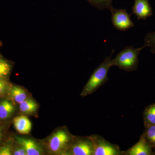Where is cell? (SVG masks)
<instances>
[{"mask_svg":"<svg viewBox=\"0 0 155 155\" xmlns=\"http://www.w3.org/2000/svg\"><path fill=\"white\" fill-rule=\"evenodd\" d=\"M91 5L99 10L102 11L104 9H109L110 11L114 8L113 0H87Z\"/></svg>","mask_w":155,"mask_h":155,"instance_id":"obj_16","label":"cell"},{"mask_svg":"<svg viewBox=\"0 0 155 155\" xmlns=\"http://www.w3.org/2000/svg\"><path fill=\"white\" fill-rule=\"evenodd\" d=\"M13 64L0 55V79H7L11 74Z\"/></svg>","mask_w":155,"mask_h":155,"instance_id":"obj_12","label":"cell"},{"mask_svg":"<svg viewBox=\"0 0 155 155\" xmlns=\"http://www.w3.org/2000/svg\"><path fill=\"white\" fill-rule=\"evenodd\" d=\"M124 155H153V150L147 142L143 134L135 145L123 151Z\"/></svg>","mask_w":155,"mask_h":155,"instance_id":"obj_5","label":"cell"},{"mask_svg":"<svg viewBox=\"0 0 155 155\" xmlns=\"http://www.w3.org/2000/svg\"><path fill=\"white\" fill-rule=\"evenodd\" d=\"M71 153L73 155H93V143L91 136L75 143L71 148Z\"/></svg>","mask_w":155,"mask_h":155,"instance_id":"obj_8","label":"cell"},{"mask_svg":"<svg viewBox=\"0 0 155 155\" xmlns=\"http://www.w3.org/2000/svg\"><path fill=\"white\" fill-rule=\"evenodd\" d=\"M144 45L150 48L151 53L155 55V31L147 34L144 38Z\"/></svg>","mask_w":155,"mask_h":155,"instance_id":"obj_18","label":"cell"},{"mask_svg":"<svg viewBox=\"0 0 155 155\" xmlns=\"http://www.w3.org/2000/svg\"><path fill=\"white\" fill-rule=\"evenodd\" d=\"M19 110L26 114H31L36 112L37 104L32 99H26L19 104Z\"/></svg>","mask_w":155,"mask_h":155,"instance_id":"obj_15","label":"cell"},{"mask_svg":"<svg viewBox=\"0 0 155 155\" xmlns=\"http://www.w3.org/2000/svg\"><path fill=\"white\" fill-rule=\"evenodd\" d=\"M94 146L93 155H124L118 145L109 142L101 136H91Z\"/></svg>","mask_w":155,"mask_h":155,"instance_id":"obj_3","label":"cell"},{"mask_svg":"<svg viewBox=\"0 0 155 155\" xmlns=\"http://www.w3.org/2000/svg\"><path fill=\"white\" fill-rule=\"evenodd\" d=\"M12 155V149L10 145H5L0 147V155Z\"/></svg>","mask_w":155,"mask_h":155,"instance_id":"obj_20","label":"cell"},{"mask_svg":"<svg viewBox=\"0 0 155 155\" xmlns=\"http://www.w3.org/2000/svg\"><path fill=\"white\" fill-rule=\"evenodd\" d=\"M70 137L66 131L60 130L51 138L49 143L50 150L53 152L60 151L69 143Z\"/></svg>","mask_w":155,"mask_h":155,"instance_id":"obj_6","label":"cell"},{"mask_svg":"<svg viewBox=\"0 0 155 155\" xmlns=\"http://www.w3.org/2000/svg\"><path fill=\"white\" fill-rule=\"evenodd\" d=\"M144 127L155 125V103L148 106L143 113Z\"/></svg>","mask_w":155,"mask_h":155,"instance_id":"obj_11","label":"cell"},{"mask_svg":"<svg viewBox=\"0 0 155 155\" xmlns=\"http://www.w3.org/2000/svg\"><path fill=\"white\" fill-rule=\"evenodd\" d=\"M145 127L143 133L149 144L155 150V125H150Z\"/></svg>","mask_w":155,"mask_h":155,"instance_id":"obj_17","label":"cell"},{"mask_svg":"<svg viewBox=\"0 0 155 155\" xmlns=\"http://www.w3.org/2000/svg\"><path fill=\"white\" fill-rule=\"evenodd\" d=\"M3 133H2V127H0V141L2 139V137Z\"/></svg>","mask_w":155,"mask_h":155,"instance_id":"obj_22","label":"cell"},{"mask_svg":"<svg viewBox=\"0 0 155 155\" xmlns=\"http://www.w3.org/2000/svg\"><path fill=\"white\" fill-rule=\"evenodd\" d=\"M115 50L112 51L110 56L106 57L104 61L94 71L84 87L81 95L86 96L96 91L108 81V73L112 67V55Z\"/></svg>","mask_w":155,"mask_h":155,"instance_id":"obj_1","label":"cell"},{"mask_svg":"<svg viewBox=\"0 0 155 155\" xmlns=\"http://www.w3.org/2000/svg\"><path fill=\"white\" fill-rule=\"evenodd\" d=\"M15 107L7 100H5L0 103V119H5L9 118L14 113Z\"/></svg>","mask_w":155,"mask_h":155,"instance_id":"obj_13","label":"cell"},{"mask_svg":"<svg viewBox=\"0 0 155 155\" xmlns=\"http://www.w3.org/2000/svg\"><path fill=\"white\" fill-rule=\"evenodd\" d=\"M9 84L7 79H0V96L2 95L8 91Z\"/></svg>","mask_w":155,"mask_h":155,"instance_id":"obj_19","label":"cell"},{"mask_svg":"<svg viewBox=\"0 0 155 155\" xmlns=\"http://www.w3.org/2000/svg\"><path fill=\"white\" fill-rule=\"evenodd\" d=\"M132 14H135L138 20H146L152 16L153 11L149 0H134Z\"/></svg>","mask_w":155,"mask_h":155,"instance_id":"obj_7","label":"cell"},{"mask_svg":"<svg viewBox=\"0 0 155 155\" xmlns=\"http://www.w3.org/2000/svg\"><path fill=\"white\" fill-rule=\"evenodd\" d=\"M3 46V44L2 42V41H1V40H0V49H1V48ZM0 55H1V53H0Z\"/></svg>","mask_w":155,"mask_h":155,"instance_id":"obj_23","label":"cell"},{"mask_svg":"<svg viewBox=\"0 0 155 155\" xmlns=\"http://www.w3.org/2000/svg\"><path fill=\"white\" fill-rule=\"evenodd\" d=\"M112 23L114 28L118 30L125 31L134 26L130 19L132 14H128L125 9H116L111 10Z\"/></svg>","mask_w":155,"mask_h":155,"instance_id":"obj_4","label":"cell"},{"mask_svg":"<svg viewBox=\"0 0 155 155\" xmlns=\"http://www.w3.org/2000/svg\"><path fill=\"white\" fill-rule=\"evenodd\" d=\"M17 150H18V151L19 152V155H26V153L25 152V149L22 148H17Z\"/></svg>","mask_w":155,"mask_h":155,"instance_id":"obj_21","label":"cell"},{"mask_svg":"<svg viewBox=\"0 0 155 155\" xmlns=\"http://www.w3.org/2000/svg\"><path fill=\"white\" fill-rule=\"evenodd\" d=\"M16 140L25 149L27 155H39L40 149L35 142L31 139L22 137H16Z\"/></svg>","mask_w":155,"mask_h":155,"instance_id":"obj_9","label":"cell"},{"mask_svg":"<svg viewBox=\"0 0 155 155\" xmlns=\"http://www.w3.org/2000/svg\"><path fill=\"white\" fill-rule=\"evenodd\" d=\"M153 155H155V150L153 151Z\"/></svg>","mask_w":155,"mask_h":155,"instance_id":"obj_24","label":"cell"},{"mask_svg":"<svg viewBox=\"0 0 155 155\" xmlns=\"http://www.w3.org/2000/svg\"><path fill=\"white\" fill-rule=\"evenodd\" d=\"M10 95L11 98L19 104L27 99V94L25 91L18 86L12 87L10 90Z\"/></svg>","mask_w":155,"mask_h":155,"instance_id":"obj_14","label":"cell"},{"mask_svg":"<svg viewBox=\"0 0 155 155\" xmlns=\"http://www.w3.org/2000/svg\"><path fill=\"white\" fill-rule=\"evenodd\" d=\"M14 123L16 130L21 134H28L31 130V122L26 116H17L14 118Z\"/></svg>","mask_w":155,"mask_h":155,"instance_id":"obj_10","label":"cell"},{"mask_svg":"<svg viewBox=\"0 0 155 155\" xmlns=\"http://www.w3.org/2000/svg\"><path fill=\"white\" fill-rule=\"evenodd\" d=\"M146 48L145 46L134 48L133 46H126L112 60V65L126 72L135 71L139 64L138 57L140 51Z\"/></svg>","mask_w":155,"mask_h":155,"instance_id":"obj_2","label":"cell"}]
</instances>
